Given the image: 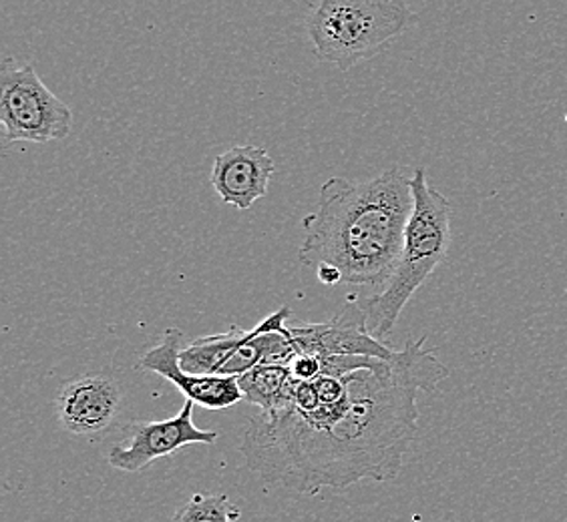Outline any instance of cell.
<instances>
[{"label":"cell","mask_w":567,"mask_h":522,"mask_svg":"<svg viewBox=\"0 0 567 522\" xmlns=\"http://www.w3.org/2000/svg\"><path fill=\"white\" fill-rule=\"evenodd\" d=\"M425 342L409 340L393 359L347 374L337 403H320L312 413L288 406L256 414L241 438L248 468L264 482L306 497L396 479L419 432V392H433L449 378Z\"/></svg>","instance_id":"obj_1"},{"label":"cell","mask_w":567,"mask_h":522,"mask_svg":"<svg viewBox=\"0 0 567 522\" xmlns=\"http://www.w3.org/2000/svg\"><path fill=\"white\" fill-rule=\"evenodd\" d=\"M413 206L411 177L399 167L364 181L330 177L320 187L315 211L302 219L298 258L315 270H337L340 283L381 292L403 250Z\"/></svg>","instance_id":"obj_2"},{"label":"cell","mask_w":567,"mask_h":522,"mask_svg":"<svg viewBox=\"0 0 567 522\" xmlns=\"http://www.w3.org/2000/svg\"><path fill=\"white\" fill-rule=\"evenodd\" d=\"M411 189L415 206L404 231L403 250L389 282L364 305L372 336L381 342L391 336L401 312L447 258L451 246L453 206L429 184L425 167L411 175Z\"/></svg>","instance_id":"obj_3"},{"label":"cell","mask_w":567,"mask_h":522,"mask_svg":"<svg viewBox=\"0 0 567 522\" xmlns=\"http://www.w3.org/2000/svg\"><path fill=\"white\" fill-rule=\"evenodd\" d=\"M415 21L413 11L393 0H320L306 31L318 61L349 71L379 55Z\"/></svg>","instance_id":"obj_4"},{"label":"cell","mask_w":567,"mask_h":522,"mask_svg":"<svg viewBox=\"0 0 567 522\" xmlns=\"http://www.w3.org/2000/svg\"><path fill=\"white\" fill-rule=\"evenodd\" d=\"M0 123L4 143H43L66 139L73 111L44 85L29 63L4 59L0 65Z\"/></svg>","instance_id":"obj_5"},{"label":"cell","mask_w":567,"mask_h":522,"mask_svg":"<svg viewBox=\"0 0 567 522\" xmlns=\"http://www.w3.org/2000/svg\"><path fill=\"white\" fill-rule=\"evenodd\" d=\"M194 406L186 400L182 410L167 420L132 422L125 428V440L107 455L110 467L121 472H142L155 460L172 457L189 445H214L218 435L196 426Z\"/></svg>","instance_id":"obj_6"},{"label":"cell","mask_w":567,"mask_h":522,"mask_svg":"<svg viewBox=\"0 0 567 522\" xmlns=\"http://www.w3.org/2000/svg\"><path fill=\"white\" fill-rule=\"evenodd\" d=\"M123 410V388L107 374H85L65 382L55 396L56 420L69 435H110Z\"/></svg>","instance_id":"obj_7"},{"label":"cell","mask_w":567,"mask_h":522,"mask_svg":"<svg viewBox=\"0 0 567 522\" xmlns=\"http://www.w3.org/2000/svg\"><path fill=\"white\" fill-rule=\"evenodd\" d=\"M288 336L295 344L296 356L308 354L318 359L340 356H369V358L393 359L394 349L372 336L364 307L349 302L339 314L317 324L288 326Z\"/></svg>","instance_id":"obj_8"},{"label":"cell","mask_w":567,"mask_h":522,"mask_svg":"<svg viewBox=\"0 0 567 522\" xmlns=\"http://www.w3.org/2000/svg\"><path fill=\"white\" fill-rule=\"evenodd\" d=\"M184 349V332L177 327L165 330L159 342L143 354L137 370L153 372L172 382L189 403L206 410H226L244 400L236 378L226 376H192L179 368V354Z\"/></svg>","instance_id":"obj_9"},{"label":"cell","mask_w":567,"mask_h":522,"mask_svg":"<svg viewBox=\"0 0 567 522\" xmlns=\"http://www.w3.org/2000/svg\"><path fill=\"white\" fill-rule=\"evenodd\" d=\"M274 169L272 155L264 147L234 145L214 159L212 186L221 201L246 211L268 194Z\"/></svg>","instance_id":"obj_10"},{"label":"cell","mask_w":567,"mask_h":522,"mask_svg":"<svg viewBox=\"0 0 567 522\" xmlns=\"http://www.w3.org/2000/svg\"><path fill=\"white\" fill-rule=\"evenodd\" d=\"M251 330L229 327L214 336L196 337L179 354V368L192 376H219L229 358L246 344Z\"/></svg>","instance_id":"obj_11"},{"label":"cell","mask_w":567,"mask_h":522,"mask_svg":"<svg viewBox=\"0 0 567 522\" xmlns=\"http://www.w3.org/2000/svg\"><path fill=\"white\" fill-rule=\"evenodd\" d=\"M244 403L254 404L262 414L284 410L292 404L295 378L290 366H256L238 378Z\"/></svg>","instance_id":"obj_12"},{"label":"cell","mask_w":567,"mask_h":522,"mask_svg":"<svg viewBox=\"0 0 567 522\" xmlns=\"http://www.w3.org/2000/svg\"><path fill=\"white\" fill-rule=\"evenodd\" d=\"M240 507L226 494H194L175 511L172 522H236Z\"/></svg>","instance_id":"obj_13"}]
</instances>
